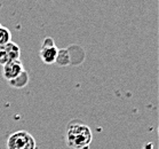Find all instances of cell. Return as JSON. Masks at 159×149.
I'll return each mask as SVG.
<instances>
[{
	"instance_id": "obj_8",
	"label": "cell",
	"mask_w": 159,
	"mask_h": 149,
	"mask_svg": "<svg viewBox=\"0 0 159 149\" xmlns=\"http://www.w3.org/2000/svg\"><path fill=\"white\" fill-rule=\"evenodd\" d=\"M11 41V30L6 26H0V46H5Z\"/></svg>"
},
{
	"instance_id": "obj_7",
	"label": "cell",
	"mask_w": 159,
	"mask_h": 149,
	"mask_svg": "<svg viewBox=\"0 0 159 149\" xmlns=\"http://www.w3.org/2000/svg\"><path fill=\"white\" fill-rule=\"evenodd\" d=\"M55 63H57L60 67H66L71 63V58L68 48H63V49H58L56 58H55Z\"/></svg>"
},
{
	"instance_id": "obj_5",
	"label": "cell",
	"mask_w": 159,
	"mask_h": 149,
	"mask_svg": "<svg viewBox=\"0 0 159 149\" xmlns=\"http://www.w3.org/2000/svg\"><path fill=\"white\" fill-rule=\"evenodd\" d=\"M29 81H30L29 72L25 71V70H23L17 77H15L14 79L9 80V81H8V85L13 88H17V90H20V88L25 87L26 85L29 84Z\"/></svg>"
},
{
	"instance_id": "obj_9",
	"label": "cell",
	"mask_w": 159,
	"mask_h": 149,
	"mask_svg": "<svg viewBox=\"0 0 159 149\" xmlns=\"http://www.w3.org/2000/svg\"><path fill=\"white\" fill-rule=\"evenodd\" d=\"M8 61H9V58H8L6 47H5V46H0V66L2 67L5 63H7Z\"/></svg>"
},
{
	"instance_id": "obj_1",
	"label": "cell",
	"mask_w": 159,
	"mask_h": 149,
	"mask_svg": "<svg viewBox=\"0 0 159 149\" xmlns=\"http://www.w3.org/2000/svg\"><path fill=\"white\" fill-rule=\"evenodd\" d=\"M93 134L90 128L81 120L72 119L66 125L65 143L71 149H88L92 143Z\"/></svg>"
},
{
	"instance_id": "obj_4",
	"label": "cell",
	"mask_w": 159,
	"mask_h": 149,
	"mask_svg": "<svg viewBox=\"0 0 159 149\" xmlns=\"http://www.w3.org/2000/svg\"><path fill=\"white\" fill-rule=\"evenodd\" d=\"M23 70L24 68H23V63L21 62V60L8 61L2 66V77L7 81H9V80L14 79L15 77H17Z\"/></svg>"
},
{
	"instance_id": "obj_2",
	"label": "cell",
	"mask_w": 159,
	"mask_h": 149,
	"mask_svg": "<svg viewBox=\"0 0 159 149\" xmlns=\"http://www.w3.org/2000/svg\"><path fill=\"white\" fill-rule=\"evenodd\" d=\"M6 147L7 149H37V142L28 131H16L8 137Z\"/></svg>"
},
{
	"instance_id": "obj_6",
	"label": "cell",
	"mask_w": 159,
	"mask_h": 149,
	"mask_svg": "<svg viewBox=\"0 0 159 149\" xmlns=\"http://www.w3.org/2000/svg\"><path fill=\"white\" fill-rule=\"evenodd\" d=\"M6 51H7L8 58L9 61H15V60H20L21 58V48L17 44H15L13 41L8 43L7 45H5Z\"/></svg>"
},
{
	"instance_id": "obj_3",
	"label": "cell",
	"mask_w": 159,
	"mask_h": 149,
	"mask_svg": "<svg viewBox=\"0 0 159 149\" xmlns=\"http://www.w3.org/2000/svg\"><path fill=\"white\" fill-rule=\"evenodd\" d=\"M57 51L58 48L55 45L54 39L52 37H46L43 40L41 46H40L39 56L45 64H53V63H55Z\"/></svg>"
}]
</instances>
